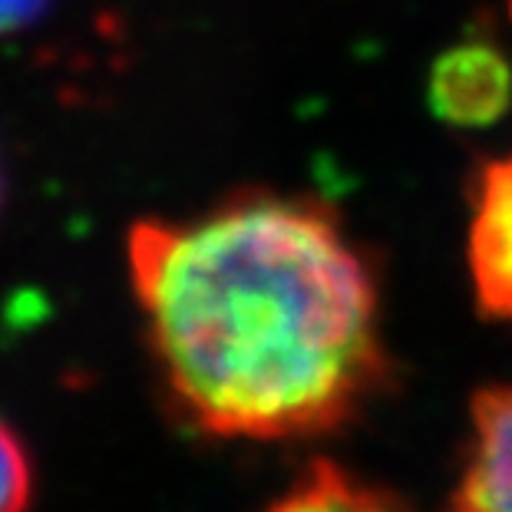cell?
<instances>
[{
  "instance_id": "6da1fadb",
  "label": "cell",
  "mask_w": 512,
  "mask_h": 512,
  "mask_svg": "<svg viewBox=\"0 0 512 512\" xmlns=\"http://www.w3.org/2000/svg\"><path fill=\"white\" fill-rule=\"evenodd\" d=\"M126 248L152 351L202 430L321 433L377 384V291L328 212L245 199L192 222H136Z\"/></svg>"
},
{
  "instance_id": "3957f363",
  "label": "cell",
  "mask_w": 512,
  "mask_h": 512,
  "mask_svg": "<svg viewBox=\"0 0 512 512\" xmlns=\"http://www.w3.org/2000/svg\"><path fill=\"white\" fill-rule=\"evenodd\" d=\"M512 100V67L489 43H460L446 50L430 76V103L443 123L486 126Z\"/></svg>"
},
{
  "instance_id": "5b68a950",
  "label": "cell",
  "mask_w": 512,
  "mask_h": 512,
  "mask_svg": "<svg viewBox=\"0 0 512 512\" xmlns=\"http://www.w3.org/2000/svg\"><path fill=\"white\" fill-rule=\"evenodd\" d=\"M268 512H407L394 499L361 486L334 463H314V470L278 499Z\"/></svg>"
},
{
  "instance_id": "9c48e42d",
  "label": "cell",
  "mask_w": 512,
  "mask_h": 512,
  "mask_svg": "<svg viewBox=\"0 0 512 512\" xmlns=\"http://www.w3.org/2000/svg\"><path fill=\"white\" fill-rule=\"evenodd\" d=\"M509 10H512V0H509Z\"/></svg>"
},
{
  "instance_id": "ba28073f",
  "label": "cell",
  "mask_w": 512,
  "mask_h": 512,
  "mask_svg": "<svg viewBox=\"0 0 512 512\" xmlns=\"http://www.w3.org/2000/svg\"><path fill=\"white\" fill-rule=\"evenodd\" d=\"M0 202H4V176H0Z\"/></svg>"
},
{
  "instance_id": "7a4b0ae2",
  "label": "cell",
  "mask_w": 512,
  "mask_h": 512,
  "mask_svg": "<svg viewBox=\"0 0 512 512\" xmlns=\"http://www.w3.org/2000/svg\"><path fill=\"white\" fill-rule=\"evenodd\" d=\"M470 271L479 308L512 318V156L486 162L476 179Z\"/></svg>"
},
{
  "instance_id": "277c9868",
  "label": "cell",
  "mask_w": 512,
  "mask_h": 512,
  "mask_svg": "<svg viewBox=\"0 0 512 512\" xmlns=\"http://www.w3.org/2000/svg\"><path fill=\"white\" fill-rule=\"evenodd\" d=\"M473 453L453 512H512V387L473 397Z\"/></svg>"
},
{
  "instance_id": "8992f818",
  "label": "cell",
  "mask_w": 512,
  "mask_h": 512,
  "mask_svg": "<svg viewBox=\"0 0 512 512\" xmlns=\"http://www.w3.org/2000/svg\"><path fill=\"white\" fill-rule=\"evenodd\" d=\"M34 496L30 456L14 430L0 420V512H27Z\"/></svg>"
},
{
  "instance_id": "52a82bcc",
  "label": "cell",
  "mask_w": 512,
  "mask_h": 512,
  "mask_svg": "<svg viewBox=\"0 0 512 512\" xmlns=\"http://www.w3.org/2000/svg\"><path fill=\"white\" fill-rule=\"evenodd\" d=\"M50 0H0V37L30 27L47 10Z\"/></svg>"
}]
</instances>
